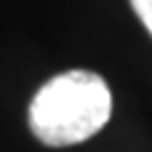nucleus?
Returning <instances> with one entry per match:
<instances>
[{"mask_svg":"<svg viewBox=\"0 0 152 152\" xmlns=\"http://www.w3.org/2000/svg\"><path fill=\"white\" fill-rule=\"evenodd\" d=\"M112 115V94L102 75L69 69L40 86L29 104V128L45 147H72L99 134Z\"/></svg>","mask_w":152,"mask_h":152,"instance_id":"1","label":"nucleus"},{"mask_svg":"<svg viewBox=\"0 0 152 152\" xmlns=\"http://www.w3.org/2000/svg\"><path fill=\"white\" fill-rule=\"evenodd\" d=\"M131 8L136 11V16L142 19V24L152 35V0H131Z\"/></svg>","mask_w":152,"mask_h":152,"instance_id":"2","label":"nucleus"}]
</instances>
